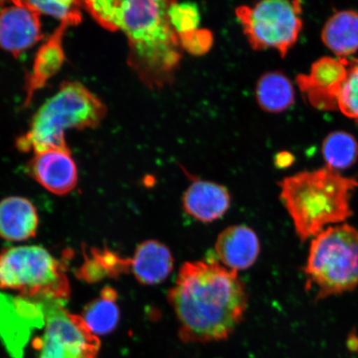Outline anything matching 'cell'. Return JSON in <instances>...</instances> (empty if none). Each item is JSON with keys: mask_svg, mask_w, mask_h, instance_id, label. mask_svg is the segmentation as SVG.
Wrapping results in <instances>:
<instances>
[{"mask_svg": "<svg viewBox=\"0 0 358 358\" xmlns=\"http://www.w3.org/2000/svg\"><path fill=\"white\" fill-rule=\"evenodd\" d=\"M185 343L221 342L244 319L248 297L236 271L215 261L183 264L168 293Z\"/></svg>", "mask_w": 358, "mask_h": 358, "instance_id": "6da1fadb", "label": "cell"}, {"mask_svg": "<svg viewBox=\"0 0 358 358\" xmlns=\"http://www.w3.org/2000/svg\"><path fill=\"white\" fill-rule=\"evenodd\" d=\"M173 1L83 0V4L102 27L127 36L131 65L147 83L159 85L180 60V42L168 17Z\"/></svg>", "mask_w": 358, "mask_h": 358, "instance_id": "7a4b0ae2", "label": "cell"}, {"mask_svg": "<svg viewBox=\"0 0 358 358\" xmlns=\"http://www.w3.org/2000/svg\"><path fill=\"white\" fill-rule=\"evenodd\" d=\"M279 185L280 199L301 241L313 238L352 215L350 201L358 181L337 170L325 166L299 172L285 178Z\"/></svg>", "mask_w": 358, "mask_h": 358, "instance_id": "3957f363", "label": "cell"}, {"mask_svg": "<svg viewBox=\"0 0 358 358\" xmlns=\"http://www.w3.org/2000/svg\"><path fill=\"white\" fill-rule=\"evenodd\" d=\"M99 98L78 83H66L34 116L29 131L17 138L22 153L69 149L65 133L71 129L97 127L106 115Z\"/></svg>", "mask_w": 358, "mask_h": 358, "instance_id": "277c9868", "label": "cell"}, {"mask_svg": "<svg viewBox=\"0 0 358 358\" xmlns=\"http://www.w3.org/2000/svg\"><path fill=\"white\" fill-rule=\"evenodd\" d=\"M304 274L316 299L341 294L358 286V230L347 223L313 237Z\"/></svg>", "mask_w": 358, "mask_h": 358, "instance_id": "5b68a950", "label": "cell"}, {"mask_svg": "<svg viewBox=\"0 0 358 358\" xmlns=\"http://www.w3.org/2000/svg\"><path fill=\"white\" fill-rule=\"evenodd\" d=\"M0 289L40 301L70 298L66 265L39 245H20L0 252Z\"/></svg>", "mask_w": 358, "mask_h": 358, "instance_id": "8992f818", "label": "cell"}, {"mask_svg": "<svg viewBox=\"0 0 358 358\" xmlns=\"http://www.w3.org/2000/svg\"><path fill=\"white\" fill-rule=\"evenodd\" d=\"M301 0H259L236 15L255 50L275 49L282 57L298 41L303 29Z\"/></svg>", "mask_w": 358, "mask_h": 358, "instance_id": "52a82bcc", "label": "cell"}, {"mask_svg": "<svg viewBox=\"0 0 358 358\" xmlns=\"http://www.w3.org/2000/svg\"><path fill=\"white\" fill-rule=\"evenodd\" d=\"M44 333L35 339L34 347H50L69 353L75 358H97L101 341L89 329L82 316L66 310L64 301L41 299Z\"/></svg>", "mask_w": 358, "mask_h": 358, "instance_id": "ba28073f", "label": "cell"}, {"mask_svg": "<svg viewBox=\"0 0 358 358\" xmlns=\"http://www.w3.org/2000/svg\"><path fill=\"white\" fill-rule=\"evenodd\" d=\"M349 58L324 57L313 62L310 73L296 82L306 100L320 110H338V98L347 78Z\"/></svg>", "mask_w": 358, "mask_h": 358, "instance_id": "9c48e42d", "label": "cell"}, {"mask_svg": "<svg viewBox=\"0 0 358 358\" xmlns=\"http://www.w3.org/2000/svg\"><path fill=\"white\" fill-rule=\"evenodd\" d=\"M26 169L31 178L53 194H69L78 185V169L69 149L35 153Z\"/></svg>", "mask_w": 358, "mask_h": 358, "instance_id": "30bf717a", "label": "cell"}, {"mask_svg": "<svg viewBox=\"0 0 358 358\" xmlns=\"http://www.w3.org/2000/svg\"><path fill=\"white\" fill-rule=\"evenodd\" d=\"M43 38L40 15L29 8L17 6L0 12V48L20 55Z\"/></svg>", "mask_w": 358, "mask_h": 358, "instance_id": "8fae6325", "label": "cell"}, {"mask_svg": "<svg viewBox=\"0 0 358 358\" xmlns=\"http://www.w3.org/2000/svg\"><path fill=\"white\" fill-rule=\"evenodd\" d=\"M259 241L252 228L238 225L221 232L215 250L222 265L230 270H245L254 265L259 254Z\"/></svg>", "mask_w": 358, "mask_h": 358, "instance_id": "7c38bea8", "label": "cell"}, {"mask_svg": "<svg viewBox=\"0 0 358 358\" xmlns=\"http://www.w3.org/2000/svg\"><path fill=\"white\" fill-rule=\"evenodd\" d=\"M182 205L186 213L196 220L212 222L229 209L231 196L225 187L196 179L183 195Z\"/></svg>", "mask_w": 358, "mask_h": 358, "instance_id": "4fadbf2b", "label": "cell"}, {"mask_svg": "<svg viewBox=\"0 0 358 358\" xmlns=\"http://www.w3.org/2000/svg\"><path fill=\"white\" fill-rule=\"evenodd\" d=\"M39 217L32 201L13 196L0 201V237L8 241H24L37 234Z\"/></svg>", "mask_w": 358, "mask_h": 358, "instance_id": "5bb4252c", "label": "cell"}, {"mask_svg": "<svg viewBox=\"0 0 358 358\" xmlns=\"http://www.w3.org/2000/svg\"><path fill=\"white\" fill-rule=\"evenodd\" d=\"M131 261L134 278L144 285L162 283L172 272L174 265L170 250L155 240H148L138 245Z\"/></svg>", "mask_w": 358, "mask_h": 358, "instance_id": "9a60e30c", "label": "cell"}, {"mask_svg": "<svg viewBox=\"0 0 358 358\" xmlns=\"http://www.w3.org/2000/svg\"><path fill=\"white\" fill-rule=\"evenodd\" d=\"M321 38L336 57L355 55L358 50V13L349 10L334 13L326 22Z\"/></svg>", "mask_w": 358, "mask_h": 358, "instance_id": "2e32d148", "label": "cell"}, {"mask_svg": "<svg viewBox=\"0 0 358 358\" xmlns=\"http://www.w3.org/2000/svg\"><path fill=\"white\" fill-rule=\"evenodd\" d=\"M84 252V262L76 275L80 280L92 284L106 278L116 279L131 271V258H124L108 248H92Z\"/></svg>", "mask_w": 358, "mask_h": 358, "instance_id": "e0dca14e", "label": "cell"}, {"mask_svg": "<svg viewBox=\"0 0 358 358\" xmlns=\"http://www.w3.org/2000/svg\"><path fill=\"white\" fill-rule=\"evenodd\" d=\"M71 25L69 22H62L57 32L45 43L39 49L28 80V98L31 100L37 90L43 87L49 78H52L59 70L64 60V51L62 47V37L66 27Z\"/></svg>", "mask_w": 358, "mask_h": 358, "instance_id": "ac0fdd59", "label": "cell"}, {"mask_svg": "<svg viewBox=\"0 0 358 358\" xmlns=\"http://www.w3.org/2000/svg\"><path fill=\"white\" fill-rule=\"evenodd\" d=\"M256 96L259 107L268 113H281L288 110L295 98L292 83L279 71L264 74L259 79Z\"/></svg>", "mask_w": 358, "mask_h": 358, "instance_id": "d6986e66", "label": "cell"}, {"mask_svg": "<svg viewBox=\"0 0 358 358\" xmlns=\"http://www.w3.org/2000/svg\"><path fill=\"white\" fill-rule=\"evenodd\" d=\"M118 294L114 288L106 286L99 296L85 306L83 319L94 334L106 335L115 329L120 321Z\"/></svg>", "mask_w": 358, "mask_h": 358, "instance_id": "ffe728a7", "label": "cell"}, {"mask_svg": "<svg viewBox=\"0 0 358 358\" xmlns=\"http://www.w3.org/2000/svg\"><path fill=\"white\" fill-rule=\"evenodd\" d=\"M325 166L343 170L355 165L358 159L357 138L345 131H334L327 136L322 145Z\"/></svg>", "mask_w": 358, "mask_h": 358, "instance_id": "44dd1931", "label": "cell"}, {"mask_svg": "<svg viewBox=\"0 0 358 358\" xmlns=\"http://www.w3.org/2000/svg\"><path fill=\"white\" fill-rule=\"evenodd\" d=\"M13 4L30 8L39 15H47L62 22L76 24L80 20L83 0H11Z\"/></svg>", "mask_w": 358, "mask_h": 358, "instance_id": "7402d4cb", "label": "cell"}, {"mask_svg": "<svg viewBox=\"0 0 358 358\" xmlns=\"http://www.w3.org/2000/svg\"><path fill=\"white\" fill-rule=\"evenodd\" d=\"M168 17L178 36L194 32L199 29L201 15L198 4L187 1H173L168 8Z\"/></svg>", "mask_w": 358, "mask_h": 358, "instance_id": "603a6c76", "label": "cell"}, {"mask_svg": "<svg viewBox=\"0 0 358 358\" xmlns=\"http://www.w3.org/2000/svg\"><path fill=\"white\" fill-rule=\"evenodd\" d=\"M338 110L358 124V59H349L345 83L338 98Z\"/></svg>", "mask_w": 358, "mask_h": 358, "instance_id": "cb8c5ba5", "label": "cell"}, {"mask_svg": "<svg viewBox=\"0 0 358 358\" xmlns=\"http://www.w3.org/2000/svg\"><path fill=\"white\" fill-rule=\"evenodd\" d=\"M179 42L186 51L192 55L201 56L211 49L213 34L208 29H196L194 32L178 36Z\"/></svg>", "mask_w": 358, "mask_h": 358, "instance_id": "d4e9b609", "label": "cell"}, {"mask_svg": "<svg viewBox=\"0 0 358 358\" xmlns=\"http://www.w3.org/2000/svg\"><path fill=\"white\" fill-rule=\"evenodd\" d=\"M293 155L288 153V152H282V153L277 155L276 164L280 167L289 166L293 162Z\"/></svg>", "mask_w": 358, "mask_h": 358, "instance_id": "484cf974", "label": "cell"}, {"mask_svg": "<svg viewBox=\"0 0 358 358\" xmlns=\"http://www.w3.org/2000/svg\"><path fill=\"white\" fill-rule=\"evenodd\" d=\"M6 2V0H0V7L3 6V4Z\"/></svg>", "mask_w": 358, "mask_h": 358, "instance_id": "4316f807", "label": "cell"}, {"mask_svg": "<svg viewBox=\"0 0 358 358\" xmlns=\"http://www.w3.org/2000/svg\"><path fill=\"white\" fill-rule=\"evenodd\" d=\"M38 358H42V357H38Z\"/></svg>", "mask_w": 358, "mask_h": 358, "instance_id": "83f0119b", "label": "cell"}]
</instances>
